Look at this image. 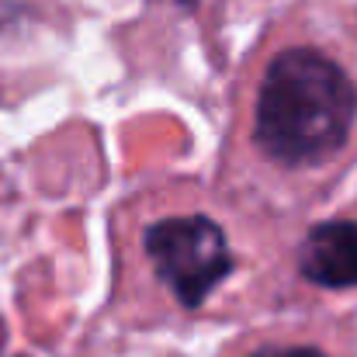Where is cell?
<instances>
[{
    "label": "cell",
    "instance_id": "5",
    "mask_svg": "<svg viewBox=\"0 0 357 357\" xmlns=\"http://www.w3.org/2000/svg\"><path fill=\"white\" fill-rule=\"evenodd\" d=\"M170 3H191V0H170Z\"/></svg>",
    "mask_w": 357,
    "mask_h": 357
},
{
    "label": "cell",
    "instance_id": "4",
    "mask_svg": "<svg viewBox=\"0 0 357 357\" xmlns=\"http://www.w3.org/2000/svg\"><path fill=\"white\" fill-rule=\"evenodd\" d=\"M253 357H323V354L312 351V347H284V351H260Z\"/></svg>",
    "mask_w": 357,
    "mask_h": 357
},
{
    "label": "cell",
    "instance_id": "2",
    "mask_svg": "<svg viewBox=\"0 0 357 357\" xmlns=\"http://www.w3.org/2000/svg\"><path fill=\"white\" fill-rule=\"evenodd\" d=\"M146 250L181 305L195 309L229 274L233 253L222 229L205 215L163 219L146 233Z\"/></svg>",
    "mask_w": 357,
    "mask_h": 357
},
{
    "label": "cell",
    "instance_id": "1",
    "mask_svg": "<svg viewBox=\"0 0 357 357\" xmlns=\"http://www.w3.org/2000/svg\"><path fill=\"white\" fill-rule=\"evenodd\" d=\"M357 115L347 73L309 49L281 52L260 87L257 142L281 163H312L344 146Z\"/></svg>",
    "mask_w": 357,
    "mask_h": 357
},
{
    "label": "cell",
    "instance_id": "3",
    "mask_svg": "<svg viewBox=\"0 0 357 357\" xmlns=\"http://www.w3.org/2000/svg\"><path fill=\"white\" fill-rule=\"evenodd\" d=\"M298 267L309 281L326 288H354L357 284V222H326L316 226L302 250Z\"/></svg>",
    "mask_w": 357,
    "mask_h": 357
}]
</instances>
